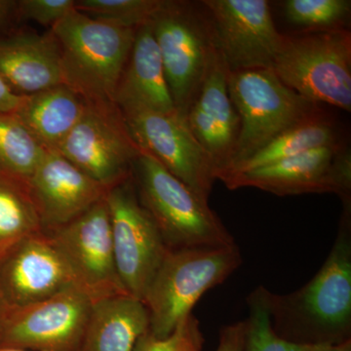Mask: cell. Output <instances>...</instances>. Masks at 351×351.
Wrapping results in <instances>:
<instances>
[{"instance_id":"6da1fadb","label":"cell","mask_w":351,"mask_h":351,"mask_svg":"<svg viewBox=\"0 0 351 351\" xmlns=\"http://www.w3.org/2000/svg\"><path fill=\"white\" fill-rule=\"evenodd\" d=\"M324 265L304 287L279 295L261 286L277 336L301 345L334 346L351 334V201Z\"/></svg>"},{"instance_id":"7a4b0ae2","label":"cell","mask_w":351,"mask_h":351,"mask_svg":"<svg viewBox=\"0 0 351 351\" xmlns=\"http://www.w3.org/2000/svg\"><path fill=\"white\" fill-rule=\"evenodd\" d=\"M132 181L138 201L151 215L169 250L235 243L208 201L147 152L142 151L134 161Z\"/></svg>"},{"instance_id":"3957f363","label":"cell","mask_w":351,"mask_h":351,"mask_svg":"<svg viewBox=\"0 0 351 351\" xmlns=\"http://www.w3.org/2000/svg\"><path fill=\"white\" fill-rule=\"evenodd\" d=\"M50 29L59 44L64 84L85 100L112 101L136 29L101 22L75 9Z\"/></svg>"},{"instance_id":"277c9868","label":"cell","mask_w":351,"mask_h":351,"mask_svg":"<svg viewBox=\"0 0 351 351\" xmlns=\"http://www.w3.org/2000/svg\"><path fill=\"white\" fill-rule=\"evenodd\" d=\"M242 263L237 243L169 250L143 302L152 336L167 338L191 315L210 289L226 280Z\"/></svg>"},{"instance_id":"5b68a950","label":"cell","mask_w":351,"mask_h":351,"mask_svg":"<svg viewBox=\"0 0 351 351\" xmlns=\"http://www.w3.org/2000/svg\"><path fill=\"white\" fill-rule=\"evenodd\" d=\"M149 25L176 110L186 120L217 50L211 18L202 0H162Z\"/></svg>"},{"instance_id":"8992f818","label":"cell","mask_w":351,"mask_h":351,"mask_svg":"<svg viewBox=\"0 0 351 351\" xmlns=\"http://www.w3.org/2000/svg\"><path fill=\"white\" fill-rule=\"evenodd\" d=\"M271 69L306 100L351 112L350 29L283 34Z\"/></svg>"},{"instance_id":"52a82bcc","label":"cell","mask_w":351,"mask_h":351,"mask_svg":"<svg viewBox=\"0 0 351 351\" xmlns=\"http://www.w3.org/2000/svg\"><path fill=\"white\" fill-rule=\"evenodd\" d=\"M228 86L240 131L232 162L225 172L323 110L286 86L271 68L228 71Z\"/></svg>"},{"instance_id":"ba28073f","label":"cell","mask_w":351,"mask_h":351,"mask_svg":"<svg viewBox=\"0 0 351 351\" xmlns=\"http://www.w3.org/2000/svg\"><path fill=\"white\" fill-rule=\"evenodd\" d=\"M57 152L110 189L130 179L142 149L113 101L86 100L82 119Z\"/></svg>"},{"instance_id":"9c48e42d","label":"cell","mask_w":351,"mask_h":351,"mask_svg":"<svg viewBox=\"0 0 351 351\" xmlns=\"http://www.w3.org/2000/svg\"><path fill=\"white\" fill-rule=\"evenodd\" d=\"M107 202L117 274L127 294L143 302L169 249L138 201L132 176L108 191Z\"/></svg>"},{"instance_id":"30bf717a","label":"cell","mask_w":351,"mask_h":351,"mask_svg":"<svg viewBox=\"0 0 351 351\" xmlns=\"http://www.w3.org/2000/svg\"><path fill=\"white\" fill-rule=\"evenodd\" d=\"M228 189L254 188L279 196L335 193L351 201V154L348 145L321 147L263 167L219 178Z\"/></svg>"},{"instance_id":"8fae6325","label":"cell","mask_w":351,"mask_h":351,"mask_svg":"<svg viewBox=\"0 0 351 351\" xmlns=\"http://www.w3.org/2000/svg\"><path fill=\"white\" fill-rule=\"evenodd\" d=\"M46 233L66 261L76 287L92 302L128 295L115 265L107 196L82 216Z\"/></svg>"},{"instance_id":"7c38bea8","label":"cell","mask_w":351,"mask_h":351,"mask_svg":"<svg viewBox=\"0 0 351 351\" xmlns=\"http://www.w3.org/2000/svg\"><path fill=\"white\" fill-rule=\"evenodd\" d=\"M94 302L80 288L11 311L0 337V348L80 351Z\"/></svg>"},{"instance_id":"4fadbf2b","label":"cell","mask_w":351,"mask_h":351,"mask_svg":"<svg viewBox=\"0 0 351 351\" xmlns=\"http://www.w3.org/2000/svg\"><path fill=\"white\" fill-rule=\"evenodd\" d=\"M230 71L272 68L282 44L267 0H202Z\"/></svg>"},{"instance_id":"5bb4252c","label":"cell","mask_w":351,"mask_h":351,"mask_svg":"<svg viewBox=\"0 0 351 351\" xmlns=\"http://www.w3.org/2000/svg\"><path fill=\"white\" fill-rule=\"evenodd\" d=\"M140 149L205 201L209 199L216 169L211 159L177 112H122Z\"/></svg>"},{"instance_id":"9a60e30c","label":"cell","mask_w":351,"mask_h":351,"mask_svg":"<svg viewBox=\"0 0 351 351\" xmlns=\"http://www.w3.org/2000/svg\"><path fill=\"white\" fill-rule=\"evenodd\" d=\"M75 286L50 235H32L0 260V293L10 311L49 299Z\"/></svg>"},{"instance_id":"2e32d148","label":"cell","mask_w":351,"mask_h":351,"mask_svg":"<svg viewBox=\"0 0 351 351\" xmlns=\"http://www.w3.org/2000/svg\"><path fill=\"white\" fill-rule=\"evenodd\" d=\"M29 186L45 232L82 216L110 191L59 152L50 151L44 154Z\"/></svg>"},{"instance_id":"e0dca14e","label":"cell","mask_w":351,"mask_h":351,"mask_svg":"<svg viewBox=\"0 0 351 351\" xmlns=\"http://www.w3.org/2000/svg\"><path fill=\"white\" fill-rule=\"evenodd\" d=\"M228 69L215 51L206 75L186 113V123L219 175L232 162L240 131V119L228 93Z\"/></svg>"},{"instance_id":"ac0fdd59","label":"cell","mask_w":351,"mask_h":351,"mask_svg":"<svg viewBox=\"0 0 351 351\" xmlns=\"http://www.w3.org/2000/svg\"><path fill=\"white\" fill-rule=\"evenodd\" d=\"M0 77L20 96L64 84L59 44L52 31H22L0 38Z\"/></svg>"},{"instance_id":"d6986e66","label":"cell","mask_w":351,"mask_h":351,"mask_svg":"<svg viewBox=\"0 0 351 351\" xmlns=\"http://www.w3.org/2000/svg\"><path fill=\"white\" fill-rule=\"evenodd\" d=\"M112 101L122 112H177L149 22L136 29L130 56Z\"/></svg>"},{"instance_id":"ffe728a7","label":"cell","mask_w":351,"mask_h":351,"mask_svg":"<svg viewBox=\"0 0 351 351\" xmlns=\"http://www.w3.org/2000/svg\"><path fill=\"white\" fill-rule=\"evenodd\" d=\"M86 100L66 84L23 96L13 113L46 151L57 152L84 112Z\"/></svg>"},{"instance_id":"44dd1931","label":"cell","mask_w":351,"mask_h":351,"mask_svg":"<svg viewBox=\"0 0 351 351\" xmlns=\"http://www.w3.org/2000/svg\"><path fill=\"white\" fill-rule=\"evenodd\" d=\"M149 329L144 302L129 295L107 298L94 302L80 351H134Z\"/></svg>"},{"instance_id":"7402d4cb","label":"cell","mask_w":351,"mask_h":351,"mask_svg":"<svg viewBox=\"0 0 351 351\" xmlns=\"http://www.w3.org/2000/svg\"><path fill=\"white\" fill-rule=\"evenodd\" d=\"M341 142L338 127L322 110L284 131L254 156L219 175L218 180L223 176L263 167L304 152Z\"/></svg>"},{"instance_id":"603a6c76","label":"cell","mask_w":351,"mask_h":351,"mask_svg":"<svg viewBox=\"0 0 351 351\" xmlns=\"http://www.w3.org/2000/svg\"><path fill=\"white\" fill-rule=\"evenodd\" d=\"M43 232L29 182L0 173V260L23 240Z\"/></svg>"},{"instance_id":"cb8c5ba5","label":"cell","mask_w":351,"mask_h":351,"mask_svg":"<svg viewBox=\"0 0 351 351\" xmlns=\"http://www.w3.org/2000/svg\"><path fill=\"white\" fill-rule=\"evenodd\" d=\"M45 152L13 113L0 112V173L29 182Z\"/></svg>"},{"instance_id":"d4e9b609","label":"cell","mask_w":351,"mask_h":351,"mask_svg":"<svg viewBox=\"0 0 351 351\" xmlns=\"http://www.w3.org/2000/svg\"><path fill=\"white\" fill-rule=\"evenodd\" d=\"M282 6L286 20L302 31L348 29L350 0H287Z\"/></svg>"},{"instance_id":"484cf974","label":"cell","mask_w":351,"mask_h":351,"mask_svg":"<svg viewBox=\"0 0 351 351\" xmlns=\"http://www.w3.org/2000/svg\"><path fill=\"white\" fill-rule=\"evenodd\" d=\"M162 0H75L80 12L110 24L137 29L147 24Z\"/></svg>"},{"instance_id":"4316f807","label":"cell","mask_w":351,"mask_h":351,"mask_svg":"<svg viewBox=\"0 0 351 351\" xmlns=\"http://www.w3.org/2000/svg\"><path fill=\"white\" fill-rule=\"evenodd\" d=\"M249 313L243 351H311L319 346L291 343L277 336L270 322L261 287L247 298Z\"/></svg>"},{"instance_id":"83f0119b","label":"cell","mask_w":351,"mask_h":351,"mask_svg":"<svg viewBox=\"0 0 351 351\" xmlns=\"http://www.w3.org/2000/svg\"><path fill=\"white\" fill-rule=\"evenodd\" d=\"M203 343L199 322L191 314L167 338H156L149 331L145 332L134 351H202Z\"/></svg>"},{"instance_id":"f1b7e54d","label":"cell","mask_w":351,"mask_h":351,"mask_svg":"<svg viewBox=\"0 0 351 351\" xmlns=\"http://www.w3.org/2000/svg\"><path fill=\"white\" fill-rule=\"evenodd\" d=\"M73 10L75 0H19L16 19L32 21L51 29Z\"/></svg>"},{"instance_id":"f546056e","label":"cell","mask_w":351,"mask_h":351,"mask_svg":"<svg viewBox=\"0 0 351 351\" xmlns=\"http://www.w3.org/2000/svg\"><path fill=\"white\" fill-rule=\"evenodd\" d=\"M246 337L245 321L228 325L219 334V346L217 351H243Z\"/></svg>"},{"instance_id":"4dcf8cb0","label":"cell","mask_w":351,"mask_h":351,"mask_svg":"<svg viewBox=\"0 0 351 351\" xmlns=\"http://www.w3.org/2000/svg\"><path fill=\"white\" fill-rule=\"evenodd\" d=\"M22 100L23 96L16 94L0 77V112H15Z\"/></svg>"},{"instance_id":"1f68e13d","label":"cell","mask_w":351,"mask_h":351,"mask_svg":"<svg viewBox=\"0 0 351 351\" xmlns=\"http://www.w3.org/2000/svg\"><path fill=\"white\" fill-rule=\"evenodd\" d=\"M16 4L17 1L14 0H0V29L16 19Z\"/></svg>"},{"instance_id":"d6a6232c","label":"cell","mask_w":351,"mask_h":351,"mask_svg":"<svg viewBox=\"0 0 351 351\" xmlns=\"http://www.w3.org/2000/svg\"><path fill=\"white\" fill-rule=\"evenodd\" d=\"M311 351H351V341L334 346H319Z\"/></svg>"},{"instance_id":"836d02e7","label":"cell","mask_w":351,"mask_h":351,"mask_svg":"<svg viewBox=\"0 0 351 351\" xmlns=\"http://www.w3.org/2000/svg\"><path fill=\"white\" fill-rule=\"evenodd\" d=\"M10 311L5 302H4L3 298H2L1 293H0V337H1L4 325H5L7 317H8Z\"/></svg>"},{"instance_id":"e575fe53","label":"cell","mask_w":351,"mask_h":351,"mask_svg":"<svg viewBox=\"0 0 351 351\" xmlns=\"http://www.w3.org/2000/svg\"><path fill=\"white\" fill-rule=\"evenodd\" d=\"M0 351H27V350H20V348H0Z\"/></svg>"}]
</instances>
